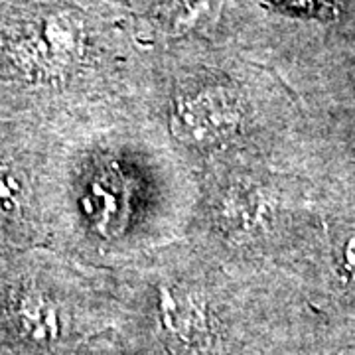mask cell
Segmentation results:
<instances>
[{"mask_svg": "<svg viewBox=\"0 0 355 355\" xmlns=\"http://www.w3.org/2000/svg\"><path fill=\"white\" fill-rule=\"evenodd\" d=\"M198 193L148 99L103 109L50 130L46 247L111 272L184 239Z\"/></svg>", "mask_w": 355, "mask_h": 355, "instance_id": "cell-1", "label": "cell"}, {"mask_svg": "<svg viewBox=\"0 0 355 355\" xmlns=\"http://www.w3.org/2000/svg\"><path fill=\"white\" fill-rule=\"evenodd\" d=\"M266 272L180 239L111 270L121 355H259Z\"/></svg>", "mask_w": 355, "mask_h": 355, "instance_id": "cell-2", "label": "cell"}, {"mask_svg": "<svg viewBox=\"0 0 355 355\" xmlns=\"http://www.w3.org/2000/svg\"><path fill=\"white\" fill-rule=\"evenodd\" d=\"M101 32L69 0H0V116L53 130L144 101L113 77Z\"/></svg>", "mask_w": 355, "mask_h": 355, "instance_id": "cell-3", "label": "cell"}, {"mask_svg": "<svg viewBox=\"0 0 355 355\" xmlns=\"http://www.w3.org/2000/svg\"><path fill=\"white\" fill-rule=\"evenodd\" d=\"M111 272L50 247L0 249V347L8 355H77L113 326Z\"/></svg>", "mask_w": 355, "mask_h": 355, "instance_id": "cell-4", "label": "cell"}, {"mask_svg": "<svg viewBox=\"0 0 355 355\" xmlns=\"http://www.w3.org/2000/svg\"><path fill=\"white\" fill-rule=\"evenodd\" d=\"M168 139L196 174L231 166H266L261 107L249 67L174 65L148 91Z\"/></svg>", "mask_w": 355, "mask_h": 355, "instance_id": "cell-5", "label": "cell"}, {"mask_svg": "<svg viewBox=\"0 0 355 355\" xmlns=\"http://www.w3.org/2000/svg\"><path fill=\"white\" fill-rule=\"evenodd\" d=\"M48 142L50 130L0 116V249L46 247Z\"/></svg>", "mask_w": 355, "mask_h": 355, "instance_id": "cell-6", "label": "cell"}, {"mask_svg": "<svg viewBox=\"0 0 355 355\" xmlns=\"http://www.w3.org/2000/svg\"><path fill=\"white\" fill-rule=\"evenodd\" d=\"M272 4L282 12L310 18H334L340 10L338 0H272Z\"/></svg>", "mask_w": 355, "mask_h": 355, "instance_id": "cell-7", "label": "cell"}, {"mask_svg": "<svg viewBox=\"0 0 355 355\" xmlns=\"http://www.w3.org/2000/svg\"><path fill=\"white\" fill-rule=\"evenodd\" d=\"M338 268L342 279H345V282L355 288V231H349L343 237L338 249Z\"/></svg>", "mask_w": 355, "mask_h": 355, "instance_id": "cell-8", "label": "cell"}, {"mask_svg": "<svg viewBox=\"0 0 355 355\" xmlns=\"http://www.w3.org/2000/svg\"><path fill=\"white\" fill-rule=\"evenodd\" d=\"M77 355H121L119 354V349L114 347L111 340H109V336L107 334H103L99 338H95V340H91L89 343H85L81 349H79V354Z\"/></svg>", "mask_w": 355, "mask_h": 355, "instance_id": "cell-9", "label": "cell"}, {"mask_svg": "<svg viewBox=\"0 0 355 355\" xmlns=\"http://www.w3.org/2000/svg\"><path fill=\"white\" fill-rule=\"evenodd\" d=\"M0 355H8V352H6L4 347H0Z\"/></svg>", "mask_w": 355, "mask_h": 355, "instance_id": "cell-10", "label": "cell"}]
</instances>
